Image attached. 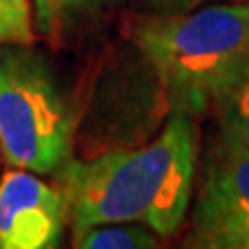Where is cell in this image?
<instances>
[{
	"instance_id": "obj_1",
	"label": "cell",
	"mask_w": 249,
	"mask_h": 249,
	"mask_svg": "<svg viewBox=\"0 0 249 249\" xmlns=\"http://www.w3.org/2000/svg\"><path fill=\"white\" fill-rule=\"evenodd\" d=\"M196 127L176 111L139 150L95 160H65L53 171L67 194L71 229L107 222H139L169 238L185 222L196 176Z\"/></svg>"
},
{
	"instance_id": "obj_2",
	"label": "cell",
	"mask_w": 249,
	"mask_h": 249,
	"mask_svg": "<svg viewBox=\"0 0 249 249\" xmlns=\"http://www.w3.org/2000/svg\"><path fill=\"white\" fill-rule=\"evenodd\" d=\"M136 44L182 113H201L249 67V2L143 21Z\"/></svg>"
},
{
	"instance_id": "obj_3",
	"label": "cell",
	"mask_w": 249,
	"mask_h": 249,
	"mask_svg": "<svg viewBox=\"0 0 249 249\" xmlns=\"http://www.w3.org/2000/svg\"><path fill=\"white\" fill-rule=\"evenodd\" d=\"M71 113L30 44H0V155L9 169L53 173L71 148Z\"/></svg>"
},
{
	"instance_id": "obj_4",
	"label": "cell",
	"mask_w": 249,
	"mask_h": 249,
	"mask_svg": "<svg viewBox=\"0 0 249 249\" xmlns=\"http://www.w3.org/2000/svg\"><path fill=\"white\" fill-rule=\"evenodd\" d=\"M67 222L70 203L60 185L28 169H9L0 178V249L58 247Z\"/></svg>"
},
{
	"instance_id": "obj_5",
	"label": "cell",
	"mask_w": 249,
	"mask_h": 249,
	"mask_svg": "<svg viewBox=\"0 0 249 249\" xmlns=\"http://www.w3.org/2000/svg\"><path fill=\"white\" fill-rule=\"evenodd\" d=\"M249 210V152L219 145L205 171L194 214Z\"/></svg>"
},
{
	"instance_id": "obj_6",
	"label": "cell",
	"mask_w": 249,
	"mask_h": 249,
	"mask_svg": "<svg viewBox=\"0 0 249 249\" xmlns=\"http://www.w3.org/2000/svg\"><path fill=\"white\" fill-rule=\"evenodd\" d=\"M222 145L249 152V67L213 102Z\"/></svg>"
},
{
	"instance_id": "obj_7",
	"label": "cell",
	"mask_w": 249,
	"mask_h": 249,
	"mask_svg": "<svg viewBox=\"0 0 249 249\" xmlns=\"http://www.w3.org/2000/svg\"><path fill=\"white\" fill-rule=\"evenodd\" d=\"M192 247L249 249V210H222L192 217Z\"/></svg>"
},
{
	"instance_id": "obj_8",
	"label": "cell",
	"mask_w": 249,
	"mask_h": 249,
	"mask_svg": "<svg viewBox=\"0 0 249 249\" xmlns=\"http://www.w3.org/2000/svg\"><path fill=\"white\" fill-rule=\"evenodd\" d=\"M157 233L139 222H107L74 229V247L79 249H150L157 247Z\"/></svg>"
},
{
	"instance_id": "obj_9",
	"label": "cell",
	"mask_w": 249,
	"mask_h": 249,
	"mask_svg": "<svg viewBox=\"0 0 249 249\" xmlns=\"http://www.w3.org/2000/svg\"><path fill=\"white\" fill-rule=\"evenodd\" d=\"M35 17L33 21L42 33H55L60 26L70 23L71 18L88 14L113 0H30Z\"/></svg>"
},
{
	"instance_id": "obj_10",
	"label": "cell",
	"mask_w": 249,
	"mask_h": 249,
	"mask_svg": "<svg viewBox=\"0 0 249 249\" xmlns=\"http://www.w3.org/2000/svg\"><path fill=\"white\" fill-rule=\"evenodd\" d=\"M33 7L30 0H0V44H33Z\"/></svg>"
}]
</instances>
